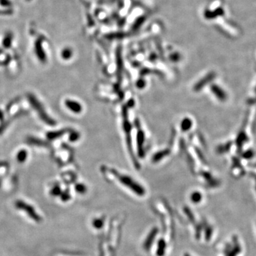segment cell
I'll return each mask as SVG.
<instances>
[{
    "label": "cell",
    "instance_id": "obj_1",
    "mask_svg": "<svg viewBox=\"0 0 256 256\" xmlns=\"http://www.w3.org/2000/svg\"><path fill=\"white\" fill-rule=\"evenodd\" d=\"M115 175L118 176L117 177L118 178V179L120 180V182H121L122 184H123L124 185L128 186V187L132 189V191L136 192V193L139 194V195H143V194H144L145 193L144 189H143L139 185V184L135 183V181H134V180L129 177L128 176L122 175H120V174L119 175V174L118 173H115Z\"/></svg>",
    "mask_w": 256,
    "mask_h": 256
},
{
    "label": "cell",
    "instance_id": "obj_9",
    "mask_svg": "<svg viewBox=\"0 0 256 256\" xmlns=\"http://www.w3.org/2000/svg\"><path fill=\"white\" fill-rule=\"evenodd\" d=\"M102 223L100 220H95V222H94V226L95 227H98V228H100V226H102Z\"/></svg>",
    "mask_w": 256,
    "mask_h": 256
},
{
    "label": "cell",
    "instance_id": "obj_7",
    "mask_svg": "<svg viewBox=\"0 0 256 256\" xmlns=\"http://www.w3.org/2000/svg\"><path fill=\"white\" fill-rule=\"evenodd\" d=\"M212 232H213V230H212V228L211 227H208L206 229V239L207 241H209L212 235Z\"/></svg>",
    "mask_w": 256,
    "mask_h": 256
},
{
    "label": "cell",
    "instance_id": "obj_3",
    "mask_svg": "<svg viewBox=\"0 0 256 256\" xmlns=\"http://www.w3.org/2000/svg\"><path fill=\"white\" fill-rule=\"evenodd\" d=\"M241 245L237 243V244H235L234 248H233L231 250L228 254H227L226 256H236L238 254L241 253Z\"/></svg>",
    "mask_w": 256,
    "mask_h": 256
},
{
    "label": "cell",
    "instance_id": "obj_2",
    "mask_svg": "<svg viewBox=\"0 0 256 256\" xmlns=\"http://www.w3.org/2000/svg\"><path fill=\"white\" fill-rule=\"evenodd\" d=\"M65 105L71 110H72L74 112H76V113H78V112H81L82 110V106L81 104L76 101H74V100H65Z\"/></svg>",
    "mask_w": 256,
    "mask_h": 256
},
{
    "label": "cell",
    "instance_id": "obj_4",
    "mask_svg": "<svg viewBox=\"0 0 256 256\" xmlns=\"http://www.w3.org/2000/svg\"><path fill=\"white\" fill-rule=\"evenodd\" d=\"M191 121L189 120V119L186 118L183 120V122H181V129H183V130H187L191 128Z\"/></svg>",
    "mask_w": 256,
    "mask_h": 256
},
{
    "label": "cell",
    "instance_id": "obj_8",
    "mask_svg": "<svg viewBox=\"0 0 256 256\" xmlns=\"http://www.w3.org/2000/svg\"><path fill=\"white\" fill-rule=\"evenodd\" d=\"M159 246H161L162 248H165V243H164V241H161L159 243ZM164 253L162 252V251H161V248H159L158 249V255H162Z\"/></svg>",
    "mask_w": 256,
    "mask_h": 256
},
{
    "label": "cell",
    "instance_id": "obj_6",
    "mask_svg": "<svg viewBox=\"0 0 256 256\" xmlns=\"http://www.w3.org/2000/svg\"><path fill=\"white\" fill-rule=\"evenodd\" d=\"M157 234V230L156 229H155V230L152 231V232L151 233L150 235H149V237L147 238V241H146V243H145V246L147 248H149L150 246V244L151 243V241H152V238H155V235Z\"/></svg>",
    "mask_w": 256,
    "mask_h": 256
},
{
    "label": "cell",
    "instance_id": "obj_5",
    "mask_svg": "<svg viewBox=\"0 0 256 256\" xmlns=\"http://www.w3.org/2000/svg\"><path fill=\"white\" fill-rule=\"evenodd\" d=\"M201 194L199 192H194V193L192 194L191 196V201L194 203H198L201 201Z\"/></svg>",
    "mask_w": 256,
    "mask_h": 256
}]
</instances>
